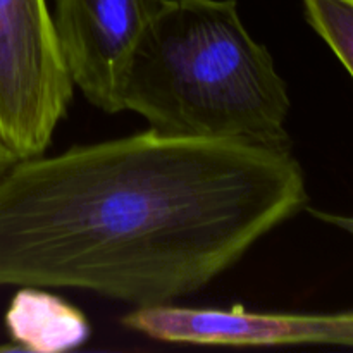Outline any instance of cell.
Wrapping results in <instances>:
<instances>
[{"instance_id":"cell-4","label":"cell","mask_w":353,"mask_h":353,"mask_svg":"<svg viewBox=\"0 0 353 353\" xmlns=\"http://www.w3.org/2000/svg\"><path fill=\"white\" fill-rule=\"evenodd\" d=\"M124 327L152 340L203 347L353 348V310L343 312H254L243 307L202 309L174 303L138 307L121 319Z\"/></svg>"},{"instance_id":"cell-2","label":"cell","mask_w":353,"mask_h":353,"mask_svg":"<svg viewBox=\"0 0 353 353\" xmlns=\"http://www.w3.org/2000/svg\"><path fill=\"white\" fill-rule=\"evenodd\" d=\"M123 107L165 137L292 145L288 86L234 0H164L131 55Z\"/></svg>"},{"instance_id":"cell-8","label":"cell","mask_w":353,"mask_h":353,"mask_svg":"<svg viewBox=\"0 0 353 353\" xmlns=\"http://www.w3.org/2000/svg\"><path fill=\"white\" fill-rule=\"evenodd\" d=\"M307 212H309L314 219L321 221V223H324V224H330V226L338 228V230L345 231V233L352 234L353 236V216L327 212V210L312 209V207H309V209H307Z\"/></svg>"},{"instance_id":"cell-7","label":"cell","mask_w":353,"mask_h":353,"mask_svg":"<svg viewBox=\"0 0 353 353\" xmlns=\"http://www.w3.org/2000/svg\"><path fill=\"white\" fill-rule=\"evenodd\" d=\"M307 23L353 78V0H302Z\"/></svg>"},{"instance_id":"cell-6","label":"cell","mask_w":353,"mask_h":353,"mask_svg":"<svg viewBox=\"0 0 353 353\" xmlns=\"http://www.w3.org/2000/svg\"><path fill=\"white\" fill-rule=\"evenodd\" d=\"M3 323L14 350L33 353L74 350L86 343L92 333L81 310L34 286L17 290Z\"/></svg>"},{"instance_id":"cell-3","label":"cell","mask_w":353,"mask_h":353,"mask_svg":"<svg viewBox=\"0 0 353 353\" xmlns=\"http://www.w3.org/2000/svg\"><path fill=\"white\" fill-rule=\"evenodd\" d=\"M72 93L47 0H0V137L17 157L45 154Z\"/></svg>"},{"instance_id":"cell-1","label":"cell","mask_w":353,"mask_h":353,"mask_svg":"<svg viewBox=\"0 0 353 353\" xmlns=\"http://www.w3.org/2000/svg\"><path fill=\"white\" fill-rule=\"evenodd\" d=\"M292 150L150 128L0 176V286L68 288L138 307L200 292L305 209Z\"/></svg>"},{"instance_id":"cell-5","label":"cell","mask_w":353,"mask_h":353,"mask_svg":"<svg viewBox=\"0 0 353 353\" xmlns=\"http://www.w3.org/2000/svg\"><path fill=\"white\" fill-rule=\"evenodd\" d=\"M164 0H55V34L72 83L107 114L124 110L123 90L138 40Z\"/></svg>"},{"instance_id":"cell-9","label":"cell","mask_w":353,"mask_h":353,"mask_svg":"<svg viewBox=\"0 0 353 353\" xmlns=\"http://www.w3.org/2000/svg\"><path fill=\"white\" fill-rule=\"evenodd\" d=\"M16 161H19V157L14 154L12 148H10L9 145L2 140V137H0V176H2Z\"/></svg>"}]
</instances>
